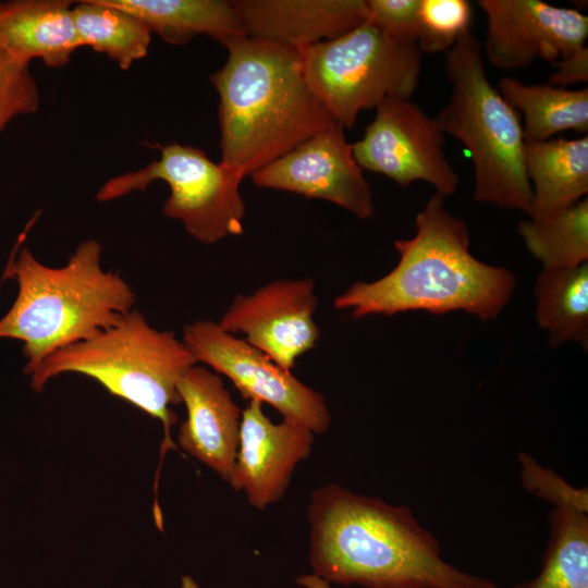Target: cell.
<instances>
[{
  "instance_id": "6da1fadb",
  "label": "cell",
  "mask_w": 588,
  "mask_h": 588,
  "mask_svg": "<svg viewBox=\"0 0 588 588\" xmlns=\"http://www.w3.org/2000/svg\"><path fill=\"white\" fill-rule=\"evenodd\" d=\"M309 562L329 584L365 588H498L448 563L406 505L330 483L308 505Z\"/></svg>"
},
{
  "instance_id": "7a4b0ae2",
  "label": "cell",
  "mask_w": 588,
  "mask_h": 588,
  "mask_svg": "<svg viewBox=\"0 0 588 588\" xmlns=\"http://www.w3.org/2000/svg\"><path fill=\"white\" fill-rule=\"evenodd\" d=\"M209 76L219 95L220 163L240 179L286 155L334 121L307 84L301 51L234 36Z\"/></svg>"
},
{
  "instance_id": "3957f363",
  "label": "cell",
  "mask_w": 588,
  "mask_h": 588,
  "mask_svg": "<svg viewBox=\"0 0 588 588\" xmlns=\"http://www.w3.org/2000/svg\"><path fill=\"white\" fill-rule=\"evenodd\" d=\"M415 222L412 238L394 242L396 266L373 282L354 283L335 297L334 307L351 310L355 319L414 310L495 319L514 293V274L470 254L467 225L446 210L442 195L433 194Z\"/></svg>"
},
{
  "instance_id": "277c9868",
  "label": "cell",
  "mask_w": 588,
  "mask_h": 588,
  "mask_svg": "<svg viewBox=\"0 0 588 588\" xmlns=\"http://www.w3.org/2000/svg\"><path fill=\"white\" fill-rule=\"evenodd\" d=\"M102 247L82 241L61 267L40 262L23 247L11 258L4 279L19 285L14 303L0 319V339L23 342L29 375L52 353L115 324L134 308L135 293L118 273L103 270Z\"/></svg>"
},
{
  "instance_id": "5b68a950",
  "label": "cell",
  "mask_w": 588,
  "mask_h": 588,
  "mask_svg": "<svg viewBox=\"0 0 588 588\" xmlns=\"http://www.w3.org/2000/svg\"><path fill=\"white\" fill-rule=\"evenodd\" d=\"M196 364L192 352L173 331L151 327L133 308L110 328L52 353L28 376L30 388L41 392L60 375H84L110 394L158 419L163 428L162 461L167 450L176 449L171 429L177 422V415L171 406L181 403L177 383Z\"/></svg>"
},
{
  "instance_id": "8992f818",
  "label": "cell",
  "mask_w": 588,
  "mask_h": 588,
  "mask_svg": "<svg viewBox=\"0 0 588 588\" xmlns=\"http://www.w3.org/2000/svg\"><path fill=\"white\" fill-rule=\"evenodd\" d=\"M444 71L451 98L433 119L443 134L454 136L468 150L475 172L474 198L529 216L532 194L524 166L519 113L489 81L482 47L470 30L445 52Z\"/></svg>"
},
{
  "instance_id": "52a82bcc",
  "label": "cell",
  "mask_w": 588,
  "mask_h": 588,
  "mask_svg": "<svg viewBox=\"0 0 588 588\" xmlns=\"http://www.w3.org/2000/svg\"><path fill=\"white\" fill-rule=\"evenodd\" d=\"M308 86L343 130L388 97L411 98L421 72L415 42L395 40L368 21L299 50Z\"/></svg>"
},
{
  "instance_id": "ba28073f",
  "label": "cell",
  "mask_w": 588,
  "mask_h": 588,
  "mask_svg": "<svg viewBox=\"0 0 588 588\" xmlns=\"http://www.w3.org/2000/svg\"><path fill=\"white\" fill-rule=\"evenodd\" d=\"M156 181L167 183L170 189L163 213L181 221L196 241L213 244L244 232L245 204L240 193L243 180L189 145L171 143L161 147L159 159L108 179L96 199L105 203L144 192Z\"/></svg>"
},
{
  "instance_id": "9c48e42d",
  "label": "cell",
  "mask_w": 588,
  "mask_h": 588,
  "mask_svg": "<svg viewBox=\"0 0 588 588\" xmlns=\"http://www.w3.org/2000/svg\"><path fill=\"white\" fill-rule=\"evenodd\" d=\"M182 341L197 363L230 379L245 400L267 403L283 419L296 421L315 434L328 430L331 415L319 392L218 322L197 320L186 324Z\"/></svg>"
},
{
  "instance_id": "30bf717a",
  "label": "cell",
  "mask_w": 588,
  "mask_h": 588,
  "mask_svg": "<svg viewBox=\"0 0 588 588\" xmlns=\"http://www.w3.org/2000/svg\"><path fill=\"white\" fill-rule=\"evenodd\" d=\"M443 135L411 98L388 97L376 108L363 138L351 145L362 170L383 174L403 187L424 181L445 197L456 191L458 175L444 155Z\"/></svg>"
},
{
  "instance_id": "8fae6325",
  "label": "cell",
  "mask_w": 588,
  "mask_h": 588,
  "mask_svg": "<svg viewBox=\"0 0 588 588\" xmlns=\"http://www.w3.org/2000/svg\"><path fill=\"white\" fill-rule=\"evenodd\" d=\"M262 188L292 192L344 208L359 219L373 216L370 185L344 130L332 123L250 175Z\"/></svg>"
},
{
  "instance_id": "7c38bea8",
  "label": "cell",
  "mask_w": 588,
  "mask_h": 588,
  "mask_svg": "<svg viewBox=\"0 0 588 588\" xmlns=\"http://www.w3.org/2000/svg\"><path fill=\"white\" fill-rule=\"evenodd\" d=\"M487 21L482 53L501 70L556 62L585 46L588 17L539 0H479Z\"/></svg>"
},
{
  "instance_id": "4fadbf2b",
  "label": "cell",
  "mask_w": 588,
  "mask_h": 588,
  "mask_svg": "<svg viewBox=\"0 0 588 588\" xmlns=\"http://www.w3.org/2000/svg\"><path fill=\"white\" fill-rule=\"evenodd\" d=\"M317 305L311 279L277 280L237 295L218 323L231 334H244L248 344L291 371L320 336L314 320Z\"/></svg>"
},
{
  "instance_id": "5bb4252c",
  "label": "cell",
  "mask_w": 588,
  "mask_h": 588,
  "mask_svg": "<svg viewBox=\"0 0 588 588\" xmlns=\"http://www.w3.org/2000/svg\"><path fill=\"white\" fill-rule=\"evenodd\" d=\"M262 403L248 401L242 411L240 445L229 483L262 510L285 493L296 466L309 457L315 433L289 419L275 424Z\"/></svg>"
},
{
  "instance_id": "9a60e30c",
  "label": "cell",
  "mask_w": 588,
  "mask_h": 588,
  "mask_svg": "<svg viewBox=\"0 0 588 588\" xmlns=\"http://www.w3.org/2000/svg\"><path fill=\"white\" fill-rule=\"evenodd\" d=\"M177 393L186 408L180 448L229 482L240 445L241 408L221 377L197 364L183 375Z\"/></svg>"
},
{
  "instance_id": "2e32d148",
  "label": "cell",
  "mask_w": 588,
  "mask_h": 588,
  "mask_svg": "<svg viewBox=\"0 0 588 588\" xmlns=\"http://www.w3.org/2000/svg\"><path fill=\"white\" fill-rule=\"evenodd\" d=\"M244 35L303 50L367 21L366 0H235Z\"/></svg>"
},
{
  "instance_id": "e0dca14e",
  "label": "cell",
  "mask_w": 588,
  "mask_h": 588,
  "mask_svg": "<svg viewBox=\"0 0 588 588\" xmlns=\"http://www.w3.org/2000/svg\"><path fill=\"white\" fill-rule=\"evenodd\" d=\"M68 0H15L0 3V47L29 63L65 66L82 47Z\"/></svg>"
},
{
  "instance_id": "ac0fdd59",
  "label": "cell",
  "mask_w": 588,
  "mask_h": 588,
  "mask_svg": "<svg viewBox=\"0 0 588 588\" xmlns=\"http://www.w3.org/2000/svg\"><path fill=\"white\" fill-rule=\"evenodd\" d=\"M524 166L532 194L531 219H544L587 197L588 136L525 142Z\"/></svg>"
},
{
  "instance_id": "d6986e66",
  "label": "cell",
  "mask_w": 588,
  "mask_h": 588,
  "mask_svg": "<svg viewBox=\"0 0 588 588\" xmlns=\"http://www.w3.org/2000/svg\"><path fill=\"white\" fill-rule=\"evenodd\" d=\"M143 21L151 33L171 45H183L197 35L220 44L243 36L232 1L223 0H109Z\"/></svg>"
},
{
  "instance_id": "ffe728a7",
  "label": "cell",
  "mask_w": 588,
  "mask_h": 588,
  "mask_svg": "<svg viewBox=\"0 0 588 588\" xmlns=\"http://www.w3.org/2000/svg\"><path fill=\"white\" fill-rule=\"evenodd\" d=\"M498 90L507 103L524 117L527 143L543 142L563 131L588 132V89H567L548 84L527 85L504 76Z\"/></svg>"
},
{
  "instance_id": "44dd1931",
  "label": "cell",
  "mask_w": 588,
  "mask_h": 588,
  "mask_svg": "<svg viewBox=\"0 0 588 588\" xmlns=\"http://www.w3.org/2000/svg\"><path fill=\"white\" fill-rule=\"evenodd\" d=\"M536 318L551 346L572 341L588 345V262L572 268H546L537 277Z\"/></svg>"
},
{
  "instance_id": "7402d4cb",
  "label": "cell",
  "mask_w": 588,
  "mask_h": 588,
  "mask_svg": "<svg viewBox=\"0 0 588 588\" xmlns=\"http://www.w3.org/2000/svg\"><path fill=\"white\" fill-rule=\"evenodd\" d=\"M73 20L82 47L105 53L126 71L145 58L151 41L148 26L109 0H83L73 4Z\"/></svg>"
},
{
  "instance_id": "603a6c76",
  "label": "cell",
  "mask_w": 588,
  "mask_h": 588,
  "mask_svg": "<svg viewBox=\"0 0 588 588\" xmlns=\"http://www.w3.org/2000/svg\"><path fill=\"white\" fill-rule=\"evenodd\" d=\"M539 573L512 588H588V514L553 507Z\"/></svg>"
},
{
  "instance_id": "cb8c5ba5",
  "label": "cell",
  "mask_w": 588,
  "mask_h": 588,
  "mask_svg": "<svg viewBox=\"0 0 588 588\" xmlns=\"http://www.w3.org/2000/svg\"><path fill=\"white\" fill-rule=\"evenodd\" d=\"M518 232L527 249L546 268L588 262V198L548 218L522 221Z\"/></svg>"
},
{
  "instance_id": "d4e9b609",
  "label": "cell",
  "mask_w": 588,
  "mask_h": 588,
  "mask_svg": "<svg viewBox=\"0 0 588 588\" xmlns=\"http://www.w3.org/2000/svg\"><path fill=\"white\" fill-rule=\"evenodd\" d=\"M471 4L466 0H420L416 45L421 52L449 51L469 30Z\"/></svg>"
},
{
  "instance_id": "484cf974",
  "label": "cell",
  "mask_w": 588,
  "mask_h": 588,
  "mask_svg": "<svg viewBox=\"0 0 588 588\" xmlns=\"http://www.w3.org/2000/svg\"><path fill=\"white\" fill-rule=\"evenodd\" d=\"M40 106V91L24 62L0 47V133L20 115L35 113Z\"/></svg>"
},
{
  "instance_id": "4316f807",
  "label": "cell",
  "mask_w": 588,
  "mask_h": 588,
  "mask_svg": "<svg viewBox=\"0 0 588 588\" xmlns=\"http://www.w3.org/2000/svg\"><path fill=\"white\" fill-rule=\"evenodd\" d=\"M520 482L525 490L553 505L588 514V489L576 488L551 468L541 466L530 454L519 452Z\"/></svg>"
},
{
  "instance_id": "83f0119b",
  "label": "cell",
  "mask_w": 588,
  "mask_h": 588,
  "mask_svg": "<svg viewBox=\"0 0 588 588\" xmlns=\"http://www.w3.org/2000/svg\"><path fill=\"white\" fill-rule=\"evenodd\" d=\"M420 0H366L367 21L389 37L416 44Z\"/></svg>"
},
{
  "instance_id": "f1b7e54d",
  "label": "cell",
  "mask_w": 588,
  "mask_h": 588,
  "mask_svg": "<svg viewBox=\"0 0 588 588\" xmlns=\"http://www.w3.org/2000/svg\"><path fill=\"white\" fill-rule=\"evenodd\" d=\"M555 71L548 85L566 88L567 85L587 83L588 48L583 46L554 62Z\"/></svg>"
},
{
  "instance_id": "f546056e",
  "label": "cell",
  "mask_w": 588,
  "mask_h": 588,
  "mask_svg": "<svg viewBox=\"0 0 588 588\" xmlns=\"http://www.w3.org/2000/svg\"><path fill=\"white\" fill-rule=\"evenodd\" d=\"M296 583L303 588H332L329 583L315 574L302 575L296 579Z\"/></svg>"
},
{
  "instance_id": "4dcf8cb0",
  "label": "cell",
  "mask_w": 588,
  "mask_h": 588,
  "mask_svg": "<svg viewBox=\"0 0 588 588\" xmlns=\"http://www.w3.org/2000/svg\"><path fill=\"white\" fill-rule=\"evenodd\" d=\"M180 588H198V584L191 576L184 575Z\"/></svg>"
}]
</instances>
